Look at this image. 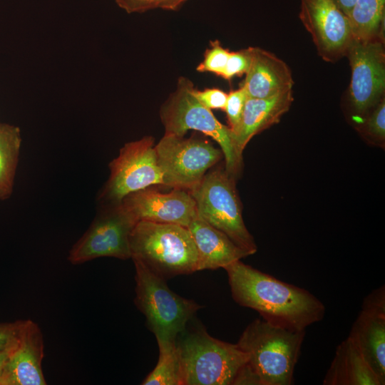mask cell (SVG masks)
<instances>
[{"mask_svg":"<svg viewBox=\"0 0 385 385\" xmlns=\"http://www.w3.org/2000/svg\"><path fill=\"white\" fill-rule=\"evenodd\" d=\"M118 6L128 14L143 13L155 9L156 0H115Z\"/></svg>","mask_w":385,"mask_h":385,"instance_id":"f1b7e54d","label":"cell"},{"mask_svg":"<svg viewBox=\"0 0 385 385\" xmlns=\"http://www.w3.org/2000/svg\"><path fill=\"white\" fill-rule=\"evenodd\" d=\"M385 0H356L348 19L353 39L384 41Z\"/></svg>","mask_w":385,"mask_h":385,"instance_id":"ffe728a7","label":"cell"},{"mask_svg":"<svg viewBox=\"0 0 385 385\" xmlns=\"http://www.w3.org/2000/svg\"><path fill=\"white\" fill-rule=\"evenodd\" d=\"M324 385H381L360 351L346 337L336 348Z\"/></svg>","mask_w":385,"mask_h":385,"instance_id":"d6986e66","label":"cell"},{"mask_svg":"<svg viewBox=\"0 0 385 385\" xmlns=\"http://www.w3.org/2000/svg\"><path fill=\"white\" fill-rule=\"evenodd\" d=\"M224 269L235 302L257 311L272 324L302 331L324 317V304L304 288L281 281L241 260Z\"/></svg>","mask_w":385,"mask_h":385,"instance_id":"6da1fadb","label":"cell"},{"mask_svg":"<svg viewBox=\"0 0 385 385\" xmlns=\"http://www.w3.org/2000/svg\"><path fill=\"white\" fill-rule=\"evenodd\" d=\"M361 133L372 140L384 143L385 139L384 97L361 120Z\"/></svg>","mask_w":385,"mask_h":385,"instance_id":"603a6c76","label":"cell"},{"mask_svg":"<svg viewBox=\"0 0 385 385\" xmlns=\"http://www.w3.org/2000/svg\"><path fill=\"white\" fill-rule=\"evenodd\" d=\"M248 96L245 89L232 91L227 93V99L224 111L226 113L229 128L234 132L237 128Z\"/></svg>","mask_w":385,"mask_h":385,"instance_id":"d4e9b609","label":"cell"},{"mask_svg":"<svg viewBox=\"0 0 385 385\" xmlns=\"http://www.w3.org/2000/svg\"><path fill=\"white\" fill-rule=\"evenodd\" d=\"M251 58L252 47L230 52L221 77L230 80L235 76L245 74L250 67Z\"/></svg>","mask_w":385,"mask_h":385,"instance_id":"484cf974","label":"cell"},{"mask_svg":"<svg viewBox=\"0 0 385 385\" xmlns=\"http://www.w3.org/2000/svg\"><path fill=\"white\" fill-rule=\"evenodd\" d=\"M135 270V304L144 314L155 338L175 340L202 306L173 292L165 279L141 263L133 261Z\"/></svg>","mask_w":385,"mask_h":385,"instance_id":"8992f818","label":"cell"},{"mask_svg":"<svg viewBox=\"0 0 385 385\" xmlns=\"http://www.w3.org/2000/svg\"><path fill=\"white\" fill-rule=\"evenodd\" d=\"M156 339L159 349L158 363L143 381L142 384L180 385V368L176 339Z\"/></svg>","mask_w":385,"mask_h":385,"instance_id":"7402d4cb","label":"cell"},{"mask_svg":"<svg viewBox=\"0 0 385 385\" xmlns=\"http://www.w3.org/2000/svg\"><path fill=\"white\" fill-rule=\"evenodd\" d=\"M299 17L324 61L346 56L353 35L348 16L334 0H300Z\"/></svg>","mask_w":385,"mask_h":385,"instance_id":"7c38bea8","label":"cell"},{"mask_svg":"<svg viewBox=\"0 0 385 385\" xmlns=\"http://www.w3.org/2000/svg\"><path fill=\"white\" fill-rule=\"evenodd\" d=\"M9 346L6 349H0V376L1 374L4 364L7 358V355L9 352Z\"/></svg>","mask_w":385,"mask_h":385,"instance_id":"d6a6232c","label":"cell"},{"mask_svg":"<svg viewBox=\"0 0 385 385\" xmlns=\"http://www.w3.org/2000/svg\"><path fill=\"white\" fill-rule=\"evenodd\" d=\"M136 222L120 203L102 205L88 230L71 249L68 261L80 265L104 257L130 258L129 237Z\"/></svg>","mask_w":385,"mask_h":385,"instance_id":"30bf717a","label":"cell"},{"mask_svg":"<svg viewBox=\"0 0 385 385\" xmlns=\"http://www.w3.org/2000/svg\"><path fill=\"white\" fill-rule=\"evenodd\" d=\"M130 258L164 279L197 271V254L188 227L138 221L129 237Z\"/></svg>","mask_w":385,"mask_h":385,"instance_id":"3957f363","label":"cell"},{"mask_svg":"<svg viewBox=\"0 0 385 385\" xmlns=\"http://www.w3.org/2000/svg\"><path fill=\"white\" fill-rule=\"evenodd\" d=\"M193 88L190 81L180 78L175 91L161 107L165 135L183 137L189 130H195L212 138L221 148L225 171L235 178L241 170L242 155L236 148L233 133L195 98Z\"/></svg>","mask_w":385,"mask_h":385,"instance_id":"5b68a950","label":"cell"},{"mask_svg":"<svg viewBox=\"0 0 385 385\" xmlns=\"http://www.w3.org/2000/svg\"><path fill=\"white\" fill-rule=\"evenodd\" d=\"M166 187L190 191L217 163L222 152L209 141L164 135L155 145Z\"/></svg>","mask_w":385,"mask_h":385,"instance_id":"9c48e42d","label":"cell"},{"mask_svg":"<svg viewBox=\"0 0 385 385\" xmlns=\"http://www.w3.org/2000/svg\"><path fill=\"white\" fill-rule=\"evenodd\" d=\"M230 51L222 46L219 41L211 42L205 53L203 61L197 66L198 72H210L221 76L227 62Z\"/></svg>","mask_w":385,"mask_h":385,"instance_id":"cb8c5ba5","label":"cell"},{"mask_svg":"<svg viewBox=\"0 0 385 385\" xmlns=\"http://www.w3.org/2000/svg\"><path fill=\"white\" fill-rule=\"evenodd\" d=\"M361 309L385 313V287L373 290L364 299Z\"/></svg>","mask_w":385,"mask_h":385,"instance_id":"83f0119b","label":"cell"},{"mask_svg":"<svg viewBox=\"0 0 385 385\" xmlns=\"http://www.w3.org/2000/svg\"><path fill=\"white\" fill-rule=\"evenodd\" d=\"M365 361L385 384V313L361 309L348 336Z\"/></svg>","mask_w":385,"mask_h":385,"instance_id":"ac0fdd59","label":"cell"},{"mask_svg":"<svg viewBox=\"0 0 385 385\" xmlns=\"http://www.w3.org/2000/svg\"><path fill=\"white\" fill-rule=\"evenodd\" d=\"M17 322H0V349L7 348L12 343L16 331Z\"/></svg>","mask_w":385,"mask_h":385,"instance_id":"f546056e","label":"cell"},{"mask_svg":"<svg viewBox=\"0 0 385 385\" xmlns=\"http://www.w3.org/2000/svg\"><path fill=\"white\" fill-rule=\"evenodd\" d=\"M120 204L137 222L176 224L188 227L197 216L190 193L180 188L165 193L149 187L127 195Z\"/></svg>","mask_w":385,"mask_h":385,"instance_id":"5bb4252c","label":"cell"},{"mask_svg":"<svg viewBox=\"0 0 385 385\" xmlns=\"http://www.w3.org/2000/svg\"><path fill=\"white\" fill-rule=\"evenodd\" d=\"M110 177L99 200L103 205H115L127 195L153 185L166 187L151 136L127 143L110 164Z\"/></svg>","mask_w":385,"mask_h":385,"instance_id":"ba28073f","label":"cell"},{"mask_svg":"<svg viewBox=\"0 0 385 385\" xmlns=\"http://www.w3.org/2000/svg\"><path fill=\"white\" fill-rule=\"evenodd\" d=\"M188 229L197 250V271L224 269L230 264L250 255L198 215Z\"/></svg>","mask_w":385,"mask_h":385,"instance_id":"2e32d148","label":"cell"},{"mask_svg":"<svg viewBox=\"0 0 385 385\" xmlns=\"http://www.w3.org/2000/svg\"><path fill=\"white\" fill-rule=\"evenodd\" d=\"M192 94L195 98L205 107L211 109H222L224 111L227 93L219 88H206L198 91L192 88Z\"/></svg>","mask_w":385,"mask_h":385,"instance_id":"4316f807","label":"cell"},{"mask_svg":"<svg viewBox=\"0 0 385 385\" xmlns=\"http://www.w3.org/2000/svg\"><path fill=\"white\" fill-rule=\"evenodd\" d=\"M21 143L18 127L0 123V198L11 192Z\"/></svg>","mask_w":385,"mask_h":385,"instance_id":"44dd1931","label":"cell"},{"mask_svg":"<svg viewBox=\"0 0 385 385\" xmlns=\"http://www.w3.org/2000/svg\"><path fill=\"white\" fill-rule=\"evenodd\" d=\"M292 89L265 98L248 97L241 120L232 132L237 151L242 152L250 139L279 122L293 102Z\"/></svg>","mask_w":385,"mask_h":385,"instance_id":"e0dca14e","label":"cell"},{"mask_svg":"<svg viewBox=\"0 0 385 385\" xmlns=\"http://www.w3.org/2000/svg\"><path fill=\"white\" fill-rule=\"evenodd\" d=\"M346 56L351 71L349 101L356 116L361 120L384 97V41L353 39Z\"/></svg>","mask_w":385,"mask_h":385,"instance_id":"8fae6325","label":"cell"},{"mask_svg":"<svg viewBox=\"0 0 385 385\" xmlns=\"http://www.w3.org/2000/svg\"><path fill=\"white\" fill-rule=\"evenodd\" d=\"M14 339L0 376V385H45L42 370L44 343L41 329L31 319L16 320Z\"/></svg>","mask_w":385,"mask_h":385,"instance_id":"4fadbf2b","label":"cell"},{"mask_svg":"<svg viewBox=\"0 0 385 385\" xmlns=\"http://www.w3.org/2000/svg\"><path fill=\"white\" fill-rule=\"evenodd\" d=\"M340 9L348 16L356 0H334Z\"/></svg>","mask_w":385,"mask_h":385,"instance_id":"1f68e13d","label":"cell"},{"mask_svg":"<svg viewBox=\"0 0 385 385\" xmlns=\"http://www.w3.org/2000/svg\"><path fill=\"white\" fill-rule=\"evenodd\" d=\"M180 385H232L248 361L236 344L210 336L201 326L176 338Z\"/></svg>","mask_w":385,"mask_h":385,"instance_id":"7a4b0ae2","label":"cell"},{"mask_svg":"<svg viewBox=\"0 0 385 385\" xmlns=\"http://www.w3.org/2000/svg\"><path fill=\"white\" fill-rule=\"evenodd\" d=\"M187 0H156L155 9L175 11L178 9Z\"/></svg>","mask_w":385,"mask_h":385,"instance_id":"4dcf8cb0","label":"cell"},{"mask_svg":"<svg viewBox=\"0 0 385 385\" xmlns=\"http://www.w3.org/2000/svg\"><path fill=\"white\" fill-rule=\"evenodd\" d=\"M189 192L195 202L199 217L250 255L257 252L255 240L242 219L234 178L225 170H213L206 173Z\"/></svg>","mask_w":385,"mask_h":385,"instance_id":"52a82bcc","label":"cell"},{"mask_svg":"<svg viewBox=\"0 0 385 385\" xmlns=\"http://www.w3.org/2000/svg\"><path fill=\"white\" fill-rule=\"evenodd\" d=\"M304 336L305 330H289L261 318L247 326L237 344L260 385H290Z\"/></svg>","mask_w":385,"mask_h":385,"instance_id":"277c9868","label":"cell"},{"mask_svg":"<svg viewBox=\"0 0 385 385\" xmlns=\"http://www.w3.org/2000/svg\"><path fill=\"white\" fill-rule=\"evenodd\" d=\"M242 87L250 98H265L292 89L294 80L287 64L274 53L252 47V58Z\"/></svg>","mask_w":385,"mask_h":385,"instance_id":"9a60e30c","label":"cell"}]
</instances>
